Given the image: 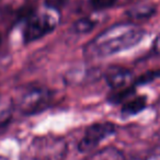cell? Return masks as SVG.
Listing matches in <instances>:
<instances>
[{
    "mask_svg": "<svg viewBox=\"0 0 160 160\" xmlns=\"http://www.w3.org/2000/svg\"><path fill=\"white\" fill-rule=\"evenodd\" d=\"M144 30L133 23H120L104 30L87 44L86 56L102 58L126 51L142 41Z\"/></svg>",
    "mask_w": 160,
    "mask_h": 160,
    "instance_id": "6da1fadb",
    "label": "cell"
},
{
    "mask_svg": "<svg viewBox=\"0 0 160 160\" xmlns=\"http://www.w3.org/2000/svg\"><path fill=\"white\" fill-rule=\"evenodd\" d=\"M52 92L46 88H30L21 94L18 100V109L24 115H33L49 107Z\"/></svg>",
    "mask_w": 160,
    "mask_h": 160,
    "instance_id": "7a4b0ae2",
    "label": "cell"
},
{
    "mask_svg": "<svg viewBox=\"0 0 160 160\" xmlns=\"http://www.w3.org/2000/svg\"><path fill=\"white\" fill-rule=\"evenodd\" d=\"M57 22V18L48 12L31 13L23 31V40L25 43H31L47 35L55 30Z\"/></svg>",
    "mask_w": 160,
    "mask_h": 160,
    "instance_id": "3957f363",
    "label": "cell"
},
{
    "mask_svg": "<svg viewBox=\"0 0 160 160\" xmlns=\"http://www.w3.org/2000/svg\"><path fill=\"white\" fill-rule=\"evenodd\" d=\"M32 150L35 160H62L67 148L62 139L44 137L34 140Z\"/></svg>",
    "mask_w": 160,
    "mask_h": 160,
    "instance_id": "277c9868",
    "label": "cell"
},
{
    "mask_svg": "<svg viewBox=\"0 0 160 160\" xmlns=\"http://www.w3.org/2000/svg\"><path fill=\"white\" fill-rule=\"evenodd\" d=\"M115 126L112 123H96L85 132V135L78 144V149L81 152H90L98 147L103 139L115 134Z\"/></svg>",
    "mask_w": 160,
    "mask_h": 160,
    "instance_id": "5b68a950",
    "label": "cell"
},
{
    "mask_svg": "<svg viewBox=\"0 0 160 160\" xmlns=\"http://www.w3.org/2000/svg\"><path fill=\"white\" fill-rule=\"evenodd\" d=\"M105 78L109 86L114 90H121L131 87V83L134 81L131 70L122 67H113L109 69L107 71Z\"/></svg>",
    "mask_w": 160,
    "mask_h": 160,
    "instance_id": "8992f818",
    "label": "cell"
},
{
    "mask_svg": "<svg viewBox=\"0 0 160 160\" xmlns=\"http://www.w3.org/2000/svg\"><path fill=\"white\" fill-rule=\"evenodd\" d=\"M147 99L145 96L142 97H132L127 101L123 103L122 114L124 116H131L139 113L140 111L146 108Z\"/></svg>",
    "mask_w": 160,
    "mask_h": 160,
    "instance_id": "52a82bcc",
    "label": "cell"
},
{
    "mask_svg": "<svg viewBox=\"0 0 160 160\" xmlns=\"http://www.w3.org/2000/svg\"><path fill=\"white\" fill-rule=\"evenodd\" d=\"M87 160H124V156L118 149L107 147L93 152Z\"/></svg>",
    "mask_w": 160,
    "mask_h": 160,
    "instance_id": "ba28073f",
    "label": "cell"
},
{
    "mask_svg": "<svg viewBox=\"0 0 160 160\" xmlns=\"http://www.w3.org/2000/svg\"><path fill=\"white\" fill-rule=\"evenodd\" d=\"M156 12V8L153 6L149 5H140V6H135V7L131 8L127 11V16L131 19H147L150 18L151 16H153Z\"/></svg>",
    "mask_w": 160,
    "mask_h": 160,
    "instance_id": "9c48e42d",
    "label": "cell"
},
{
    "mask_svg": "<svg viewBox=\"0 0 160 160\" xmlns=\"http://www.w3.org/2000/svg\"><path fill=\"white\" fill-rule=\"evenodd\" d=\"M134 93H135V89L132 86L121 90H115L114 93L110 97V101L112 103H122L134 97Z\"/></svg>",
    "mask_w": 160,
    "mask_h": 160,
    "instance_id": "30bf717a",
    "label": "cell"
},
{
    "mask_svg": "<svg viewBox=\"0 0 160 160\" xmlns=\"http://www.w3.org/2000/svg\"><path fill=\"white\" fill-rule=\"evenodd\" d=\"M96 23L89 18H82L80 20L76 21L72 25V31L76 32L78 34H82V33H87V32L91 31L94 28Z\"/></svg>",
    "mask_w": 160,
    "mask_h": 160,
    "instance_id": "8fae6325",
    "label": "cell"
},
{
    "mask_svg": "<svg viewBox=\"0 0 160 160\" xmlns=\"http://www.w3.org/2000/svg\"><path fill=\"white\" fill-rule=\"evenodd\" d=\"M116 2H118V0H89L90 7L97 11L112 8L116 5Z\"/></svg>",
    "mask_w": 160,
    "mask_h": 160,
    "instance_id": "7c38bea8",
    "label": "cell"
},
{
    "mask_svg": "<svg viewBox=\"0 0 160 160\" xmlns=\"http://www.w3.org/2000/svg\"><path fill=\"white\" fill-rule=\"evenodd\" d=\"M160 77V70H153V71H148L145 75H142L140 78H138L136 80L137 83H146L149 82V81H152L155 78Z\"/></svg>",
    "mask_w": 160,
    "mask_h": 160,
    "instance_id": "4fadbf2b",
    "label": "cell"
},
{
    "mask_svg": "<svg viewBox=\"0 0 160 160\" xmlns=\"http://www.w3.org/2000/svg\"><path fill=\"white\" fill-rule=\"evenodd\" d=\"M132 160H160V150H156L155 152H151L150 155H147L145 157L135 158Z\"/></svg>",
    "mask_w": 160,
    "mask_h": 160,
    "instance_id": "5bb4252c",
    "label": "cell"
},
{
    "mask_svg": "<svg viewBox=\"0 0 160 160\" xmlns=\"http://www.w3.org/2000/svg\"><path fill=\"white\" fill-rule=\"evenodd\" d=\"M155 51L158 54H160V35H158V38L155 41Z\"/></svg>",
    "mask_w": 160,
    "mask_h": 160,
    "instance_id": "9a60e30c",
    "label": "cell"
},
{
    "mask_svg": "<svg viewBox=\"0 0 160 160\" xmlns=\"http://www.w3.org/2000/svg\"><path fill=\"white\" fill-rule=\"evenodd\" d=\"M0 44H1V34H0Z\"/></svg>",
    "mask_w": 160,
    "mask_h": 160,
    "instance_id": "2e32d148",
    "label": "cell"
},
{
    "mask_svg": "<svg viewBox=\"0 0 160 160\" xmlns=\"http://www.w3.org/2000/svg\"><path fill=\"white\" fill-rule=\"evenodd\" d=\"M28 1H35V0H28Z\"/></svg>",
    "mask_w": 160,
    "mask_h": 160,
    "instance_id": "e0dca14e",
    "label": "cell"
}]
</instances>
